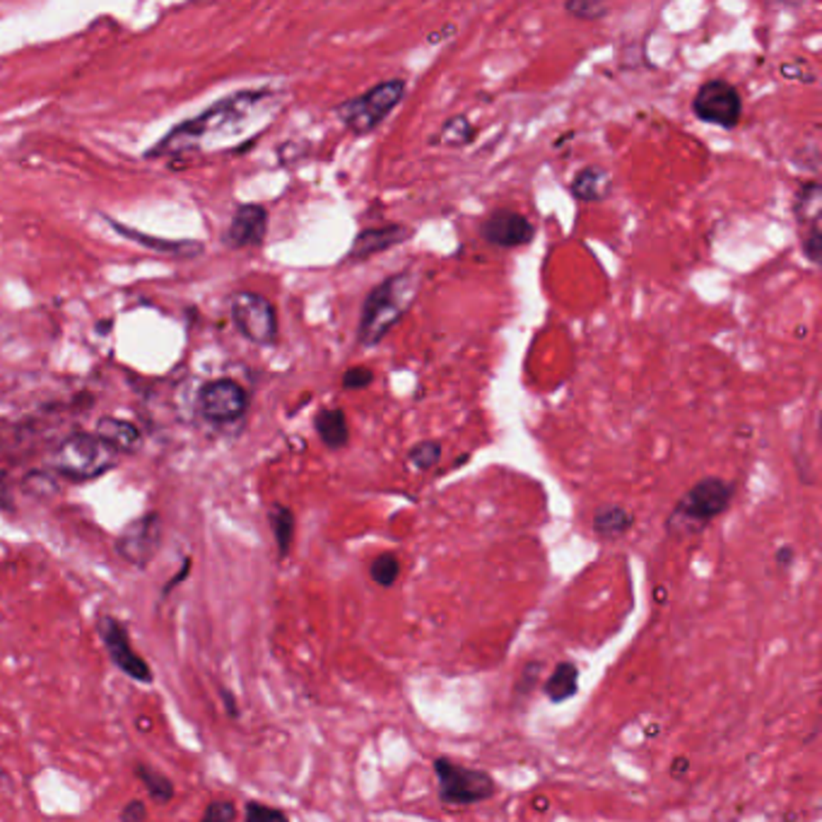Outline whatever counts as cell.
<instances>
[{
  "instance_id": "6da1fadb",
  "label": "cell",
  "mask_w": 822,
  "mask_h": 822,
  "mask_svg": "<svg viewBox=\"0 0 822 822\" xmlns=\"http://www.w3.org/2000/svg\"><path fill=\"white\" fill-rule=\"evenodd\" d=\"M275 97L273 92L251 90L229 94L203 113H198L189 121L174 126L162 140H159L147 157H182L189 152H201L225 145L234 138L246 133L249 126L258 119V113L265 112V104Z\"/></svg>"
},
{
  "instance_id": "7a4b0ae2",
  "label": "cell",
  "mask_w": 822,
  "mask_h": 822,
  "mask_svg": "<svg viewBox=\"0 0 822 822\" xmlns=\"http://www.w3.org/2000/svg\"><path fill=\"white\" fill-rule=\"evenodd\" d=\"M417 290H420V275L415 271L396 273L384 282H379L364 299L357 340L364 347L379 345L413 307Z\"/></svg>"
},
{
  "instance_id": "3957f363",
  "label": "cell",
  "mask_w": 822,
  "mask_h": 822,
  "mask_svg": "<svg viewBox=\"0 0 822 822\" xmlns=\"http://www.w3.org/2000/svg\"><path fill=\"white\" fill-rule=\"evenodd\" d=\"M733 499V485L726 483L724 478H704L700 483H694L690 490L683 495L678 506L673 509L671 519L666 528L671 531H687L692 533L711 519H717L719 514L728 509Z\"/></svg>"
},
{
  "instance_id": "277c9868",
  "label": "cell",
  "mask_w": 822,
  "mask_h": 822,
  "mask_svg": "<svg viewBox=\"0 0 822 822\" xmlns=\"http://www.w3.org/2000/svg\"><path fill=\"white\" fill-rule=\"evenodd\" d=\"M113 463H116V451L87 432L66 437L53 453V468L70 480H92L104 476L106 470H112Z\"/></svg>"
},
{
  "instance_id": "5b68a950",
  "label": "cell",
  "mask_w": 822,
  "mask_h": 822,
  "mask_svg": "<svg viewBox=\"0 0 822 822\" xmlns=\"http://www.w3.org/2000/svg\"><path fill=\"white\" fill-rule=\"evenodd\" d=\"M432 770L437 774L439 799L446 806H476L497 793V784L487 772L466 767L451 757H434Z\"/></svg>"
},
{
  "instance_id": "8992f818",
  "label": "cell",
  "mask_w": 822,
  "mask_h": 822,
  "mask_svg": "<svg viewBox=\"0 0 822 822\" xmlns=\"http://www.w3.org/2000/svg\"><path fill=\"white\" fill-rule=\"evenodd\" d=\"M403 94H406V80L391 77V80H384V83L374 85L371 90L362 92L360 97L343 102L335 112L347 130H353L355 136H367L391 113Z\"/></svg>"
},
{
  "instance_id": "52a82bcc",
  "label": "cell",
  "mask_w": 822,
  "mask_h": 822,
  "mask_svg": "<svg viewBox=\"0 0 822 822\" xmlns=\"http://www.w3.org/2000/svg\"><path fill=\"white\" fill-rule=\"evenodd\" d=\"M237 331L256 345H273L278 340V314L264 295L237 292L229 304Z\"/></svg>"
},
{
  "instance_id": "ba28073f",
  "label": "cell",
  "mask_w": 822,
  "mask_h": 822,
  "mask_svg": "<svg viewBox=\"0 0 822 822\" xmlns=\"http://www.w3.org/2000/svg\"><path fill=\"white\" fill-rule=\"evenodd\" d=\"M694 116L711 126L733 129L738 126L740 113H743V99L738 90L726 80H710L697 90L692 99Z\"/></svg>"
},
{
  "instance_id": "9c48e42d",
  "label": "cell",
  "mask_w": 822,
  "mask_h": 822,
  "mask_svg": "<svg viewBox=\"0 0 822 822\" xmlns=\"http://www.w3.org/2000/svg\"><path fill=\"white\" fill-rule=\"evenodd\" d=\"M196 403L198 413L208 423L227 424L242 420L246 407H249V396L232 379H218V381H208L205 386H201Z\"/></svg>"
},
{
  "instance_id": "30bf717a",
  "label": "cell",
  "mask_w": 822,
  "mask_h": 822,
  "mask_svg": "<svg viewBox=\"0 0 822 822\" xmlns=\"http://www.w3.org/2000/svg\"><path fill=\"white\" fill-rule=\"evenodd\" d=\"M97 632L102 637V641H104L106 654L112 658V664L121 673H126L129 678L136 680V683L150 685L155 675H152L147 661L140 654H136L133 647H130V637L126 632V627L116 618H112V615H99Z\"/></svg>"
},
{
  "instance_id": "8fae6325",
  "label": "cell",
  "mask_w": 822,
  "mask_h": 822,
  "mask_svg": "<svg viewBox=\"0 0 822 822\" xmlns=\"http://www.w3.org/2000/svg\"><path fill=\"white\" fill-rule=\"evenodd\" d=\"M159 543H162V519L157 514H145L126 526L116 541V552L129 565L147 567L157 555Z\"/></svg>"
},
{
  "instance_id": "7c38bea8",
  "label": "cell",
  "mask_w": 822,
  "mask_h": 822,
  "mask_svg": "<svg viewBox=\"0 0 822 822\" xmlns=\"http://www.w3.org/2000/svg\"><path fill=\"white\" fill-rule=\"evenodd\" d=\"M480 234H483L485 242H490L492 246L519 249V246H526L533 239L536 229H533V225L521 212L495 210L480 225Z\"/></svg>"
},
{
  "instance_id": "4fadbf2b",
  "label": "cell",
  "mask_w": 822,
  "mask_h": 822,
  "mask_svg": "<svg viewBox=\"0 0 822 822\" xmlns=\"http://www.w3.org/2000/svg\"><path fill=\"white\" fill-rule=\"evenodd\" d=\"M265 229H268V212L264 205H239L232 215V222L227 227L225 242L232 249H246L258 246L264 242Z\"/></svg>"
},
{
  "instance_id": "5bb4252c",
  "label": "cell",
  "mask_w": 822,
  "mask_h": 822,
  "mask_svg": "<svg viewBox=\"0 0 822 822\" xmlns=\"http://www.w3.org/2000/svg\"><path fill=\"white\" fill-rule=\"evenodd\" d=\"M407 239H410V229L403 225L371 227V229H364V232L357 234L347 258L350 261H364V258L384 254L391 246H398V244L407 242Z\"/></svg>"
},
{
  "instance_id": "9a60e30c",
  "label": "cell",
  "mask_w": 822,
  "mask_h": 822,
  "mask_svg": "<svg viewBox=\"0 0 822 822\" xmlns=\"http://www.w3.org/2000/svg\"><path fill=\"white\" fill-rule=\"evenodd\" d=\"M572 196L581 203H598L612 193V179L611 172L605 166L591 165L584 166L572 182Z\"/></svg>"
},
{
  "instance_id": "2e32d148",
  "label": "cell",
  "mask_w": 822,
  "mask_h": 822,
  "mask_svg": "<svg viewBox=\"0 0 822 822\" xmlns=\"http://www.w3.org/2000/svg\"><path fill=\"white\" fill-rule=\"evenodd\" d=\"M94 437H99L104 442L112 451L116 453H133L140 449V430L136 424L119 420V417H102L94 430Z\"/></svg>"
},
{
  "instance_id": "e0dca14e",
  "label": "cell",
  "mask_w": 822,
  "mask_h": 822,
  "mask_svg": "<svg viewBox=\"0 0 822 822\" xmlns=\"http://www.w3.org/2000/svg\"><path fill=\"white\" fill-rule=\"evenodd\" d=\"M109 225L116 229V232L130 239V242L140 244V246H147V249L157 251V254H169V256H196L201 254V244L198 242H189V239H183V242H169V239H157V237H147L143 232H136V229H130L126 225H119L116 219H109Z\"/></svg>"
},
{
  "instance_id": "ac0fdd59",
  "label": "cell",
  "mask_w": 822,
  "mask_h": 822,
  "mask_svg": "<svg viewBox=\"0 0 822 822\" xmlns=\"http://www.w3.org/2000/svg\"><path fill=\"white\" fill-rule=\"evenodd\" d=\"M545 697L552 704H562V701L572 700L574 694L579 692V668L569 661L555 666V671L550 673V678L545 680Z\"/></svg>"
},
{
  "instance_id": "d6986e66",
  "label": "cell",
  "mask_w": 822,
  "mask_h": 822,
  "mask_svg": "<svg viewBox=\"0 0 822 822\" xmlns=\"http://www.w3.org/2000/svg\"><path fill=\"white\" fill-rule=\"evenodd\" d=\"M317 424V434L321 437L328 449H343L350 439V430H347V417L340 407H326L314 420Z\"/></svg>"
},
{
  "instance_id": "ffe728a7",
  "label": "cell",
  "mask_w": 822,
  "mask_h": 822,
  "mask_svg": "<svg viewBox=\"0 0 822 822\" xmlns=\"http://www.w3.org/2000/svg\"><path fill=\"white\" fill-rule=\"evenodd\" d=\"M632 514L622 506H603L594 514V531L605 541H615V538L625 536L627 531L632 528Z\"/></svg>"
},
{
  "instance_id": "44dd1931",
  "label": "cell",
  "mask_w": 822,
  "mask_h": 822,
  "mask_svg": "<svg viewBox=\"0 0 822 822\" xmlns=\"http://www.w3.org/2000/svg\"><path fill=\"white\" fill-rule=\"evenodd\" d=\"M793 212L806 232L820 227V183L810 182L800 186L796 201H793Z\"/></svg>"
},
{
  "instance_id": "7402d4cb",
  "label": "cell",
  "mask_w": 822,
  "mask_h": 822,
  "mask_svg": "<svg viewBox=\"0 0 822 822\" xmlns=\"http://www.w3.org/2000/svg\"><path fill=\"white\" fill-rule=\"evenodd\" d=\"M268 519H271L273 536H275V543H278L280 558H287V552L292 548V538H295V514L290 512L287 506L275 505L271 509V514H268Z\"/></svg>"
},
{
  "instance_id": "603a6c76",
  "label": "cell",
  "mask_w": 822,
  "mask_h": 822,
  "mask_svg": "<svg viewBox=\"0 0 822 822\" xmlns=\"http://www.w3.org/2000/svg\"><path fill=\"white\" fill-rule=\"evenodd\" d=\"M470 140H473V126H470V121H468L463 113H459V116H451V119L442 126L439 136L434 138L432 143L444 145V147H463V145H468Z\"/></svg>"
},
{
  "instance_id": "cb8c5ba5",
  "label": "cell",
  "mask_w": 822,
  "mask_h": 822,
  "mask_svg": "<svg viewBox=\"0 0 822 822\" xmlns=\"http://www.w3.org/2000/svg\"><path fill=\"white\" fill-rule=\"evenodd\" d=\"M136 777L140 779V782H143L145 789L150 791L152 799L159 800V803H166V800L174 799V784H172V782H169V779H166L165 774H162V772H157L155 767H150V764H145V762H138V764H136Z\"/></svg>"
},
{
  "instance_id": "d4e9b609",
  "label": "cell",
  "mask_w": 822,
  "mask_h": 822,
  "mask_svg": "<svg viewBox=\"0 0 822 822\" xmlns=\"http://www.w3.org/2000/svg\"><path fill=\"white\" fill-rule=\"evenodd\" d=\"M370 574H371V579L377 581L379 586L389 589V586L396 584V579H398V574H400L398 558H396L393 552H384V555H379V558H374V562H371Z\"/></svg>"
},
{
  "instance_id": "484cf974",
  "label": "cell",
  "mask_w": 822,
  "mask_h": 822,
  "mask_svg": "<svg viewBox=\"0 0 822 822\" xmlns=\"http://www.w3.org/2000/svg\"><path fill=\"white\" fill-rule=\"evenodd\" d=\"M442 459V444L439 442H420L407 453V463L417 470H430Z\"/></svg>"
},
{
  "instance_id": "4316f807",
  "label": "cell",
  "mask_w": 822,
  "mask_h": 822,
  "mask_svg": "<svg viewBox=\"0 0 822 822\" xmlns=\"http://www.w3.org/2000/svg\"><path fill=\"white\" fill-rule=\"evenodd\" d=\"M565 10L576 20H601L608 13V5L596 0H569Z\"/></svg>"
},
{
  "instance_id": "83f0119b",
  "label": "cell",
  "mask_w": 822,
  "mask_h": 822,
  "mask_svg": "<svg viewBox=\"0 0 822 822\" xmlns=\"http://www.w3.org/2000/svg\"><path fill=\"white\" fill-rule=\"evenodd\" d=\"M244 822H290L280 808L273 806H264V803H256V800H251L246 803V813H244Z\"/></svg>"
},
{
  "instance_id": "f1b7e54d",
  "label": "cell",
  "mask_w": 822,
  "mask_h": 822,
  "mask_svg": "<svg viewBox=\"0 0 822 822\" xmlns=\"http://www.w3.org/2000/svg\"><path fill=\"white\" fill-rule=\"evenodd\" d=\"M234 818H237V806L232 800H212L203 813V822H234Z\"/></svg>"
},
{
  "instance_id": "f546056e",
  "label": "cell",
  "mask_w": 822,
  "mask_h": 822,
  "mask_svg": "<svg viewBox=\"0 0 822 822\" xmlns=\"http://www.w3.org/2000/svg\"><path fill=\"white\" fill-rule=\"evenodd\" d=\"M374 381V371L367 367H353L343 374V389L347 391H357V389H367Z\"/></svg>"
},
{
  "instance_id": "4dcf8cb0",
  "label": "cell",
  "mask_w": 822,
  "mask_h": 822,
  "mask_svg": "<svg viewBox=\"0 0 822 822\" xmlns=\"http://www.w3.org/2000/svg\"><path fill=\"white\" fill-rule=\"evenodd\" d=\"M820 227H815V229L803 232V239H800V244H803V254H806L808 261L815 265L820 261Z\"/></svg>"
},
{
  "instance_id": "1f68e13d",
  "label": "cell",
  "mask_w": 822,
  "mask_h": 822,
  "mask_svg": "<svg viewBox=\"0 0 822 822\" xmlns=\"http://www.w3.org/2000/svg\"><path fill=\"white\" fill-rule=\"evenodd\" d=\"M147 818V808L143 800H130L121 810V822H143Z\"/></svg>"
},
{
  "instance_id": "d6a6232c",
  "label": "cell",
  "mask_w": 822,
  "mask_h": 822,
  "mask_svg": "<svg viewBox=\"0 0 822 822\" xmlns=\"http://www.w3.org/2000/svg\"><path fill=\"white\" fill-rule=\"evenodd\" d=\"M219 697H222V701H225V707H227V711H229V717H237V714H239V710H237V700H234V694L229 692V690H225V687H222V690H219Z\"/></svg>"
},
{
  "instance_id": "836d02e7",
  "label": "cell",
  "mask_w": 822,
  "mask_h": 822,
  "mask_svg": "<svg viewBox=\"0 0 822 822\" xmlns=\"http://www.w3.org/2000/svg\"><path fill=\"white\" fill-rule=\"evenodd\" d=\"M189 572H191V562H189V559H186V562H183L182 574H179V576H174V579L169 581V584H166V586H165V596H166V594H169V591L174 589V586H176V584H182V581L186 579V576H189Z\"/></svg>"
},
{
  "instance_id": "e575fe53",
  "label": "cell",
  "mask_w": 822,
  "mask_h": 822,
  "mask_svg": "<svg viewBox=\"0 0 822 822\" xmlns=\"http://www.w3.org/2000/svg\"><path fill=\"white\" fill-rule=\"evenodd\" d=\"M0 506H3V509H13V497H10L8 483H5L3 478H0Z\"/></svg>"
},
{
  "instance_id": "d590c367",
  "label": "cell",
  "mask_w": 822,
  "mask_h": 822,
  "mask_svg": "<svg viewBox=\"0 0 822 822\" xmlns=\"http://www.w3.org/2000/svg\"><path fill=\"white\" fill-rule=\"evenodd\" d=\"M777 562L779 565H789V562H791V548H782V550L777 552Z\"/></svg>"
}]
</instances>
